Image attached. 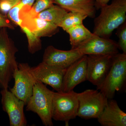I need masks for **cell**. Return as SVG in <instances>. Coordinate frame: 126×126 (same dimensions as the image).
I'll return each instance as SVG.
<instances>
[{"instance_id": "12", "label": "cell", "mask_w": 126, "mask_h": 126, "mask_svg": "<svg viewBox=\"0 0 126 126\" xmlns=\"http://www.w3.org/2000/svg\"><path fill=\"white\" fill-rule=\"evenodd\" d=\"M66 69L43 62L31 67L32 72L36 81L48 85L57 92L63 91V78Z\"/></svg>"}, {"instance_id": "21", "label": "cell", "mask_w": 126, "mask_h": 126, "mask_svg": "<svg viewBox=\"0 0 126 126\" xmlns=\"http://www.w3.org/2000/svg\"><path fill=\"white\" fill-rule=\"evenodd\" d=\"M54 0H35L31 8L28 11L33 15H37L41 12L53 5Z\"/></svg>"}, {"instance_id": "9", "label": "cell", "mask_w": 126, "mask_h": 126, "mask_svg": "<svg viewBox=\"0 0 126 126\" xmlns=\"http://www.w3.org/2000/svg\"><path fill=\"white\" fill-rule=\"evenodd\" d=\"M29 8L24 5L20 11L19 15L22 21L20 28L25 27L40 38L51 37L59 32V27L41 19L37 16L31 15L27 10Z\"/></svg>"}, {"instance_id": "19", "label": "cell", "mask_w": 126, "mask_h": 126, "mask_svg": "<svg viewBox=\"0 0 126 126\" xmlns=\"http://www.w3.org/2000/svg\"><path fill=\"white\" fill-rule=\"evenodd\" d=\"M87 17V16L80 12H68L63 18L59 27L66 31L73 26L83 24V20Z\"/></svg>"}, {"instance_id": "20", "label": "cell", "mask_w": 126, "mask_h": 126, "mask_svg": "<svg viewBox=\"0 0 126 126\" xmlns=\"http://www.w3.org/2000/svg\"><path fill=\"white\" fill-rule=\"evenodd\" d=\"M26 35L28 40V49L31 53L33 54L41 48V43L40 38L24 27L21 28Z\"/></svg>"}, {"instance_id": "16", "label": "cell", "mask_w": 126, "mask_h": 126, "mask_svg": "<svg viewBox=\"0 0 126 126\" xmlns=\"http://www.w3.org/2000/svg\"><path fill=\"white\" fill-rule=\"evenodd\" d=\"M54 4L68 12H80L91 18L95 16L94 0H54Z\"/></svg>"}, {"instance_id": "5", "label": "cell", "mask_w": 126, "mask_h": 126, "mask_svg": "<svg viewBox=\"0 0 126 126\" xmlns=\"http://www.w3.org/2000/svg\"><path fill=\"white\" fill-rule=\"evenodd\" d=\"M79 101L77 93L74 90L68 92L54 93L52 102V119L56 121H69L77 117Z\"/></svg>"}, {"instance_id": "24", "label": "cell", "mask_w": 126, "mask_h": 126, "mask_svg": "<svg viewBox=\"0 0 126 126\" xmlns=\"http://www.w3.org/2000/svg\"><path fill=\"white\" fill-rule=\"evenodd\" d=\"M15 5L13 3L5 0H0V12L7 16L9 11Z\"/></svg>"}, {"instance_id": "13", "label": "cell", "mask_w": 126, "mask_h": 126, "mask_svg": "<svg viewBox=\"0 0 126 126\" xmlns=\"http://www.w3.org/2000/svg\"><path fill=\"white\" fill-rule=\"evenodd\" d=\"M83 56L77 49L61 50L49 46L45 50L42 62L49 65L67 69Z\"/></svg>"}, {"instance_id": "28", "label": "cell", "mask_w": 126, "mask_h": 126, "mask_svg": "<svg viewBox=\"0 0 126 126\" xmlns=\"http://www.w3.org/2000/svg\"><path fill=\"white\" fill-rule=\"evenodd\" d=\"M5 0L11 2L14 4L16 5L20 2L21 0Z\"/></svg>"}, {"instance_id": "2", "label": "cell", "mask_w": 126, "mask_h": 126, "mask_svg": "<svg viewBox=\"0 0 126 126\" xmlns=\"http://www.w3.org/2000/svg\"><path fill=\"white\" fill-rule=\"evenodd\" d=\"M7 28H0V88L7 89L18 67L16 55L18 49L9 36Z\"/></svg>"}, {"instance_id": "4", "label": "cell", "mask_w": 126, "mask_h": 126, "mask_svg": "<svg viewBox=\"0 0 126 126\" xmlns=\"http://www.w3.org/2000/svg\"><path fill=\"white\" fill-rule=\"evenodd\" d=\"M54 93L44 84L37 81L33 88L32 95L26 104V110L36 113L46 126H53L52 108Z\"/></svg>"}, {"instance_id": "1", "label": "cell", "mask_w": 126, "mask_h": 126, "mask_svg": "<svg viewBox=\"0 0 126 126\" xmlns=\"http://www.w3.org/2000/svg\"><path fill=\"white\" fill-rule=\"evenodd\" d=\"M100 15L95 18L93 33L109 38L113 32L126 22V0H112L101 8Z\"/></svg>"}, {"instance_id": "6", "label": "cell", "mask_w": 126, "mask_h": 126, "mask_svg": "<svg viewBox=\"0 0 126 126\" xmlns=\"http://www.w3.org/2000/svg\"><path fill=\"white\" fill-rule=\"evenodd\" d=\"M79 108L77 116L84 119H97L107 104L108 99L97 90L87 89L77 93Z\"/></svg>"}, {"instance_id": "11", "label": "cell", "mask_w": 126, "mask_h": 126, "mask_svg": "<svg viewBox=\"0 0 126 126\" xmlns=\"http://www.w3.org/2000/svg\"><path fill=\"white\" fill-rule=\"evenodd\" d=\"M75 48L78 50L83 55H115L119 53L117 44L116 41L94 33Z\"/></svg>"}, {"instance_id": "18", "label": "cell", "mask_w": 126, "mask_h": 126, "mask_svg": "<svg viewBox=\"0 0 126 126\" xmlns=\"http://www.w3.org/2000/svg\"><path fill=\"white\" fill-rule=\"evenodd\" d=\"M68 12L58 5H54L37 15L39 18L59 26L65 14Z\"/></svg>"}, {"instance_id": "22", "label": "cell", "mask_w": 126, "mask_h": 126, "mask_svg": "<svg viewBox=\"0 0 126 126\" xmlns=\"http://www.w3.org/2000/svg\"><path fill=\"white\" fill-rule=\"evenodd\" d=\"M23 5L20 2L15 5L8 12L7 16L11 21L16 25L20 27L21 25V20L19 17V12L23 7Z\"/></svg>"}, {"instance_id": "14", "label": "cell", "mask_w": 126, "mask_h": 126, "mask_svg": "<svg viewBox=\"0 0 126 126\" xmlns=\"http://www.w3.org/2000/svg\"><path fill=\"white\" fill-rule=\"evenodd\" d=\"M87 58L84 55L65 70L63 78V92L73 90L79 84L87 80Z\"/></svg>"}, {"instance_id": "3", "label": "cell", "mask_w": 126, "mask_h": 126, "mask_svg": "<svg viewBox=\"0 0 126 126\" xmlns=\"http://www.w3.org/2000/svg\"><path fill=\"white\" fill-rule=\"evenodd\" d=\"M126 54L118 53L114 55L111 67L106 78L97 90L108 99H113L116 92L126 89Z\"/></svg>"}, {"instance_id": "17", "label": "cell", "mask_w": 126, "mask_h": 126, "mask_svg": "<svg viewBox=\"0 0 126 126\" xmlns=\"http://www.w3.org/2000/svg\"><path fill=\"white\" fill-rule=\"evenodd\" d=\"M69 35L71 49H74L93 34L83 24L73 26L65 31Z\"/></svg>"}, {"instance_id": "7", "label": "cell", "mask_w": 126, "mask_h": 126, "mask_svg": "<svg viewBox=\"0 0 126 126\" xmlns=\"http://www.w3.org/2000/svg\"><path fill=\"white\" fill-rule=\"evenodd\" d=\"M31 67L27 63H18V67L13 74L14 87L10 91L26 105L33 93V88L36 80L33 75Z\"/></svg>"}, {"instance_id": "23", "label": "cell", "mask_w": 126, "mask_h": 126, "mask_svg": "<svg viewBox=\"0 0 126 126\" xmlns=\"http://www.w3.org/2000/svg\"><path fill=\"white\" fill-rule=\"evenodd\" d=\"M117 30L116 34L119 39L117 43L118 49L126 54V22L120 25Z\"/></svg>"}, {"instance_id": "8", "label": "cell", "mask_w": 126, "mask_h": 126, "mask_svg": "<svg viewBox=\"0 0 126 126\" xmlns=\"http://www.w3.org/2000/svg\"><path fill=\"white\" fill-rule=\"evenodd\" d=\"M115 55H88L87 80L96 87L99 86L108 73Z\"/></svg>"}, {"instance_id": "10", "label": "cell", "mask_w": 126, "mask_h": 126, "mask_svg": "<svg viewBox=\"0 0 126 126\" xmlns=\"http://www.w3.org/2000/svg\"><path fill=\"white\" fill-rule=\"evenodd\" d=\"M1 103L4 111L8 115L10 126H25L27 124L24 109L25 103L8 89L0 92Z\"/></svg>"}, {"instance_id": "26", "label": "cell", "mask_w": 126, "mask_h": 126, "mask_svg": "<svg viewBox=\"0 0 126 126\" xmlns=\"http://www.w3.org/2000/svg\"><path fill=\"white\" fill-rule=\"evenodd\" d=\"M96 9L98 10L108 4L110 0H94Z\"/></svg>"}, {"instance_id": "25", "label": "cell", "mask_w": 126, "mask_h": 126, "mask_svg": "<svg viewBox=\"0 0 126 126\" xmlns=\"http://www.w3.org/2000/svg\"><path fill=\"white\" fill-rule=\"evenodd\" d=\"M8 28L14 30L15 27L11 21L7 18V16L3 15L0 12V28Z\"/></svg>"}, {"instance_id": "15", "label": "cell", "mask_w": 126, "mask_h": 126, "mask_svg": "<svg viewBox=\"0 0 126 126\" xmlns=\"http://www.w3.org/2000/svg\"><path fill=\"white\" fill-rule=\"evenodd\" d=\"M97 119L102 126H126V113L113 99H108L107 104Z\"/></svg>"}, {"instance_id": "27", "label": "cell", "mask_w": 126, "mask_h": 126, "mask_svg": "<svg viewBox=\"0 0 126 126\" xmlns=\"http://www.w3.org/2000/svg\"><path fill=\"white\" fill-rule=\"evenodd\" d=\"M35 0H21L20 2L23 5L31 8Z\"/></svg>"}]
</instances>
